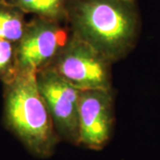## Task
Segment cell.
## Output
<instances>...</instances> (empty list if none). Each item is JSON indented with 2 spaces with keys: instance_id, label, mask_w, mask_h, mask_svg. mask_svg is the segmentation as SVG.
Returning a JSON list of instances; mask_svg holds the SVG:
<instances>
[{
  "instance_id": "cell-1",
  "label": "cell",
  "mask_w": 160,
  "mask_h": 160,
  "mask_svg": "<svg viewBox=\"0 0 160 160\" xmlns=\"http://www.w3.org/2000/svg\"><path fill=\"white\" fill-rule=\"evenodd\" d=\"M66 24L111 63L131 52L142 28L136 0H68Z\"/></svg>"
},
{
  "instance_id": "cell-2",
  "label": "cell",
  "mask_w": 160,
  "mask_h": 160,
  "mask_svg": "<svg viewBox=\"0 0 160 160\" xmlns=\"http://www.w3.org/2000/svg\"><path fill=\"white\" fill-rule=\"evenodd\" d=\"M6 85L5 118L8 127L34 156L50 158L61 140L41 96L37 73L15 70Z\"/></svg>"
},
{
  "instance_id": "cell-3",
  "label": "cell",
  "mask_w": 160,
  "mask_h": 160,
  "mask_svg": "<svg viewBox=\"0 0 160 160\" xmlns=\"http://www.w3.org/2000/svg\"><path fill=\"white\" fill-rule=\"evenodd\" d=\"M112 63L93 47L70 33L49 65L76 88L112 89Z\"/></svg>"
},
{
  "instance_id": "cell-4",
  "label": "cell",
  "mask_w": 160,
  "mask_h": 160,
  "mask_svg": "<svg viewBox=\"0 0 160 160\" xmlns=\"http://www.w3.org/2000/svg\"><path fill=\"white\" fill-rule=\"evenodd\" d=\"M41 96L61 141L79 145L80 90L47 66L37 72Z\"/></svg>"
},
{
  "instance_id": "cell-5",
  "label": "cell",
  "mask_w": 160,
  "mask_h": 160,
  "mask_svg": "<svg viewBox=\"0 0 160 160\" xmlns=\"http://www.w3.org/2000/svg\"><path fill=\"white\" fill-rule=\"evenodd\" d=\"M69 37L67 24L35 17L16 45V70L37 73L49 66Z\"/></svg>"
},
{
  "instance_id": "cell-6",
  "label": "cell",
  "mask_w": 160,
  "mask_h": 160,
  "mask_svg": "<svg viewBox=\"0 0 160 160\" xmlns=\"http://www.w3.org/2000/svg\"><path fill=\"white\" fill-rule=\"evenodd\" d=\"M79 145L101 150L112 136L114 127L113 89L80 92Z\"/></svg>"
},
{
  "instance_id": "cell-7",
  "label": "cell",
  "mask_w": 160,
  "mask_h": 160,
  "mask_svg": "<svg viewBox=\"0 0 160 160\" xmlns=\"http://www.w3.org/2000/svg\"><path fill=\"white\" fill-rule=\"evenodd\" d=\"M22 12L33 13L36 17L44 18L57 22H67L68 0H0Z\"/></svg>"
},
{
  "instance_id": "cell-8",
  "label": "cell",
  "mask_w": 160,
  "mask_h": 160,
  "mask_svg": "<svg viewBox=\"0 0 160 160\" xmlns=\"http://www.w3.org/2000/svg\"><path fill=\"white\" fill-rule=\"evenodd\" d=\"M26 26L27 23L24 22L22 12L0 2V39L17 45L24 35Z\"/></svg>"
},
{
  "instance_id": "cell-9",
  "label": "cell",
  "mask_w": 160,
  "mask_h": 160,
  "mask_svg": "<svg viewBox=\"0 0 160 160\" xmlns=\"http://www.w3.org/2000/svg\"><path fill=\"white\" fill-rule=\"evenodd\" d=\"M16 70V44L0 39V76L7 80Z\"/></svg>"
}]
</instances>
